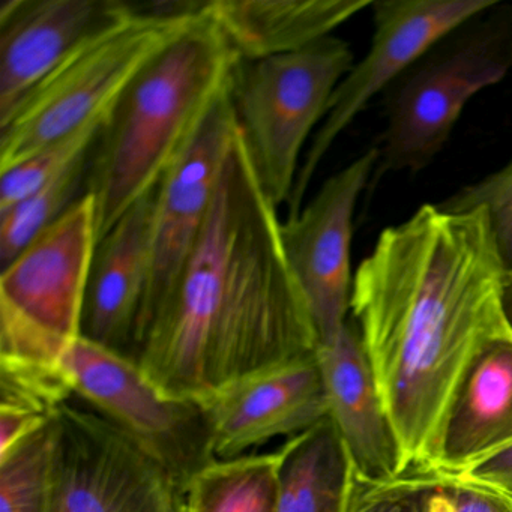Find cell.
<instances>
[{"instance_id": "cell-6", "label": "cell", "mask_w": 512, "mask_h": 512, "mask_svg": "<svg viewBox=\"0 0 512 512\" xmlns=\"http://www.w3.org/2000/svg\"><path fill=\"white\" fill-rule=\"evenodd\" d=\"M512 68V7L494 5L437 43L386 91V130L373 181L421 172L442 151L466 104Z\"/></svg>"}, {"instance_id": "cell-14", "label": "cell", "mask_w": 512, "mask_h": 512, "mask_svg": "<svg viewBox=\"0 0 512 512\" xmlns=\"http://www.w3.org/2000/svg\"><path fill=\"white\" fill-rule=\"evenodd\" d=\"M139 10L122 0H4L0 124L74 49Z\"/></svg>"}, {"instance_id": "cell-2", "label": "cell", "mask_w": 512, "mask_h": 512, "mask_svg": "<svg viewBox=\"0 0 512 512\" xmlns=\"http://www.w3.org/2000/svg\"><path fill=\"white\" fill-rule=\"evenodd\" d=\"M277 211L238 127L199 241L137 356L166 397L202 403L248 374L316 352Z\"/></svg>"}, {"instance_id": "cell-3", "label": "cell", "mask_w": 512, "mask_h": 512, "mask_svg": "<svg viewBox=\"0 0 512 512\" xmlns=\"http://www.w3.org/2000/svg\"><path fill=\"white\" fill-rule=\"evenodd\" d=\"M236 65L220 32L197 10L193 25L122 92L86 176L98 242L137 200L160 187L229 91Z\"/></svg>"}, {"instance_id": "cell-10", "label": "cell", "mask_w": 512, "mask_h": 512, "mask_svg": "<svg viewBox=\"0 0 512 512\" xmlns=\"http://www.w3.org/2000/svg\"><path fill=\"white\" fill-rule=\"evenodd\" d=\"M496 4L493 0H379L371 4L373 43L332 94L322 127L301 163L289 200V218L301 212L317 167L367 104L388 91L443 38Z\"/></svg>"}, {"instance_id": "cell-17", "label": "cell", "mask_w": 512, "mask_h": 512, "mask_svg": "<svg viewBox=\"0 0 512 512\" xmlns=\"http://www.w3.org/2000/svg\"><path fill=\"white\" fill-rule=\"evenodd\" d=\"M370 0H212L199 2L238 62L299 52L371 7Z\"/></svg>"}, {"instance_id": "cell-18", "label": "cell", "mask_w": 512, "mask_h": 512, "mask_svg": "<svg viewBox=\"0 0 512 512\" xmlns=\"http://www.w3.org/2000/svg\"><path fill=\"white\" fill-rule=\"evenodd\" d=\"M512 446V332L470 365L449 410L436 475H457Z\"/></svg>"}, {"instance_id": "cell-20", "label": "cell", "mask_w": 512, "mask_h": 512, "mask_svg": "<svg viewBox=\"0 0 512 512\" xmlns=\"http://www.w3.org/2000/svg\"><path fill=\"white\" fill-rule=\"evenodd\" d=\"M284 448L212 460L188 482L190 512H277Z\"/></svg>"}, {"instance_id": "cell-23", "label": "cell", "mask_w": 512, "mask_h": 512, "mask_svg": "<svg viewBox=\"0 0 512 512\" xmlns=\"http://www.w3.org/2000/svg\"><path fill=\"white\" fill-rule=\"evenodd\" d=\"M113 107L89 119L73 133L50 143L23 163L0 172V211H5L25 197L31 196L38 188L73 167L77 161L88 157L106 127Z\"/></svg>"}, {"instance_id": "cell-15", "label": "cell", "mask_w": 512, "mask_h": 512, "mask_svg": "<svg viewBox=\"0 0 512 512\" xmlns=\"http://www.w3.org/2000/svg\"><path fill=\"white\" fill-rule=\"evenodd\" d=\"M158 188L137 200L98 242L83 310L82 338L134 362L151 269Z\"/></svg>"}, {"instance_id": "cell-16", "label": "cell", "mask_w": 512, "mask_h": 512, "mask_svg": "<svg viewBox=\"0 0 512 512\" xmlns=\"http://www.w3.org/2000/svg\"><path fill=\"white\" fill-rule=\"evenodd\" d=\"M334 424L347 457L358 472L373 479L400 475L391 424L355 320L316 349Z\"/></svg>"}, {"instance_id": "cell-21", "label": "cell", "mask_w": 512, "mask_h": 512, "mask_svg": "<svg viewBox=\"0 0 512 512\" xmlns=\"http://www.w3.org/2000/svg\"><path fill=\"white\" fill-rule=\"evenodd\" d=\"M89 158L38 188L31 196L11 208L0 211V263L10 265L47 227L52 226L85 191Z\"/></svg>"}, {"instance_id": "cell-5", "label": "cell", "mask_w": 512, "mask_h": 512, "mask_svg": "<svg viewBox=\"0 0 512 512\" xmlns=\"http://www.w3.org/2000/svg\"><path fill=\"white\" fill-rule=\"evenodd\" d=\"M98 245L85 193L0 275V370L58 373L82 337L86 289Z\"/></svg>"}, {"instance_id": "cell-26", "label": "cell", "mask_w": 512, "mask_h": 512, "mask_svg": "<svg viewBox=\"0 0 512 512\" xmlns=\"http://www.w3.org/2000/svg\"><path fill=\"white\" fill-rule=\"evenodd\" d=\"M440 479L448 484L463 485L490 494L512 509V446L467 467L457 475Z\"/></svg>"}, {"instance_id": "cell-1", "label": "cell", "mask_w": 512, "mask_h": 512, "mask_svg": "<svg viewBox=\"0 0 512 512\" xmlns=\"http://www.w3.org/2000/svg\"><path fill=\"white\" fill-rule=\"evenodd\" d=\"M506 271L482 209L424 205L380 233L353 277L350 311L394 433L398 472L436 473L458 389L511 334Z\"/></svg>"}, {"instance_id": "cell-13", "label": "cell", "mask_w": 512, "mask_h": 512, "mask_svg": "<svg viewBox=\"0 0 512 512\" xmlns=\"http://www.w3.org/2000/svg\"><path fill=\"white\" fill-rule=\"evenodd\" d=\"M200 406L215 460L242 457L277 437L292 439L329 418L316 352L248 374Z\"/></svg>"}, {"instance_id": "cell-27", "label": "cell", "mask_w": 512, "mask_h": 512, "mask_svg": "<svg viewBox=\"0 0 512 512\" xmlns=\"http://www.w3.org/2000/svg\"><path fill=\"white\" fill-rule=\"evenodd\" d=\"M449 494L455 506V512H512L508 505L490 494L481 493L473 488L458 484H448Z\"/></svg>"}, {"instance_id": "cell-8", "label": "cell", "mask_w": 512, "mask_h": 512, "mask_svg": "<svg viewBox=\"0 0 512 512\" xmlns=\"http://www.w3.org/2000/svg\"><path fill=\"white\" fill-rule=\"evenodd\" d=\"M53 421L47 512H181V482L109 419L67 403Z\"/></svg>"}, {"instance_id": "cell-4", "label": "cell", "mask_w": 512, "mask_h": 512, "mask_svg": "<svg viewBox=\"0 0 512 512\" xmlns=\"http://www.w3.org/2000/svg\"><path fill=\"white\" fill-rule=\"evenodd\" d=\"M197 19V2L154 4L74 49L0 124V172L115 106L134 77Z\"/></svg>"}, {"instance_id": "cell-22", "label": "cell", "mask_w": 512, "mask_h": 512, "mask_svg": "<svg viewBox=\"0 0 512 512\" xmlns=\"http://www.w3.org/2000/svg\"><path fill=\"white\" fill-rule=\"evenodd\" d=\"M55 421L0 457V512H47Z\"/></svg>"}, {"instance_id": "cell-7", "label": "cell", "mask_w": 512, "mask_h": 512, "mask_svg": "<svg viewBox=\"0 0 512 512\" xmlns=\"http://www.w3.org/2000/svg\"><path fill=\"white\" fill-rule=\"evenodd\" d=\"M346 41L326 37L305 49L256 62H238L229 94L245 151L268 199L289 203L299 158L329 101L353 68Z\"/></svg>"}, {"instance_id": "cell-9", "label": "cell", "mask_w": 512, "mask_h": 512, "mask_svg": "<svg viewBox=\"0 0 512 512\" xmlns=\"http://www.w3.org/2000/svg\"><path fill=\"white\" fill-rule=\"evenodd\" d=\"M74 394L136 440L187 490L212 455L205 410L158 391L139 365L80 337L64 358Z\"/></svg>"}, {"instance_id": "cell-12", "label": "cell", "mask_w": 512, "mask_h": 512, "mask_svg": "<svg viewBox=\"0 0 512 512\" xmlns=\"http://www.w3.org/2000/svg\"><path fill=\"white\" fill-rule=\"evenodd\" d=\"M236 133L238 121L227 91L158 188L151 269L140 316L139 352L199 241Z\"/></svg>"}, {"instance_id": "cell-28", "label": "cell", "mask_w": 512, "mask_h": 512, "mask_svg": "<svg viewBox=\"0 0 512 512\" xmlns=\"http://www.w3.org/2000/svg\"><path fill=\"white\" fill-rule=\"evenodd\" d=\"M503 305H505L506 317L512 326V271L505 277V286H503Z\"/></svg>"}, {"instance_id": "cell-29", "label": "cell", "mask_w": 512, "mask_h": 512, "mask_svg": "<svg viewBox=\"0 0 512 512\" xmlns=\"http://www.w3.org/2000/svg\"><path fill=\"white\" fill-rule=\"evenodd\" d=\"M181 512H190V508H188L187 502L182 506Z\"/></svg>"}, {"instance_id": "cell-11", "label": "cell", "mask_w": 512, "mask_h": 512, "mask_svg": "<svg viewBox=\"0 0 512 512\" xmlns=\"http://www.w3.org/2000/svg\"><path fill=\"white\" fill-rule=\"evenodd\" d=\"M379 157V148L365 152L331 176L298 215L281 223L284 251L307 299L319 344L334 340L349 320L353 214Z\"/></svg>"}, {"instance_id": "cell-19", "label": "cell", "mask_w": 512, "mask_h": 512, "mask_svg": "<svg viewBox=\"0 0 512 512\" xmlns=\"http://www.w3.org/2000/svg\"><path fill=\"white\" fill-rule=\"evenodd\" d=\"M277 512H341L349 457L331 419L283 445Z\"/></svg>"}, {"instance_id": "cell-24", "label": "cell", "mask_w": 512, "mask_h": 512, "mask_svg": "<svg viewBox=\"0 0 512 512\" xmlns=\"http://www.w3.org/2000/svg\"><path fill=\"white\" fill-rule=\"evenodd\" d=\"M442 482L434 472L406 470L388 479L362 475L349 460L341 512H427L431 491Z\"/></svg>"}, {"instance_id": "cell-25", "label": "cell", "mask_w": 512, "mask_h": 512, "mask_svg": "<svg viewBox=\"0 0 512 512\" xmlns=\"http://www.w3.org/2000/svg\"><path fill=\"white\" fill-rule=\"evenodd\" d=\"M437 208L449 214L485 211L503 268L506 274L512 271V161L443 200Z\"/></svg>"}]
</instances>
